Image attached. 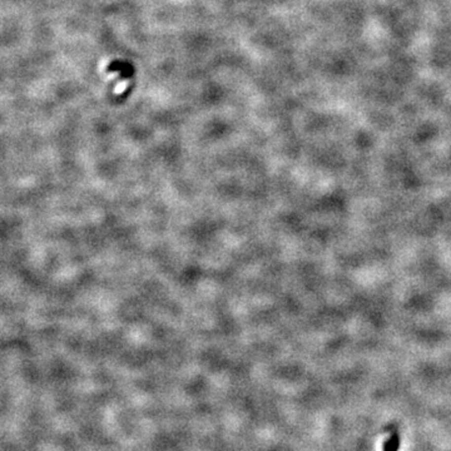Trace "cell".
<instances>
[{"label":"cell","mask_w":451,"mask_h":451,"mask_svg":"<svg viewBox=\"0 0 451 451\" xmlns=\"http://www.w3.org/2000/svg\"><path fill=\"white\" fill-rule=\"evenodd\" d=\"M400 445V439L397 434H392L387 440L385 441L383 445V451H397Z\"/></svg>","instance_id":"obj_1"}]
</instances>
